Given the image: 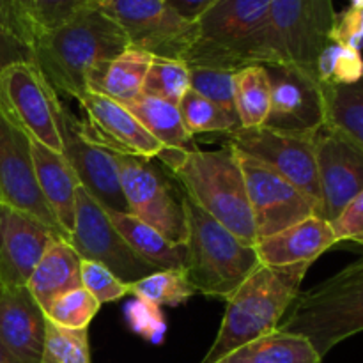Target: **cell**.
<instances>
[{
    "mask_svg": "<svg viewBox=\"0 0 363 363\" xmlns=\"http://www.w3.org/2000/svg\"><path fill=\"white\" fill-rule=\"evenodd\" d=\"M183 119L184 128L188 133L194 137L199 133H229L236 130L229 117L215 105L204 98L202 94L195 92L194 89L183 96V99L177 105Z\"/></svg>",
    "mask_w": 363,
    "mask_h": 363,
    "instance_id": "obj_35",
    "label": "cell"
},
{
    "mask_svg": "<svg viewBox=\"0 0 363 363\" xmlns=\"http://www.w3.org/2000/svg\"><path fill=\"white\" fill-rule=\"evenodd\" d=\"M87 121H82V130L96 144L123 152V155L156 158L163 147L124 105L85 91L77 98Z\"/></svg>",
    "mask_w": 363,
    "mask_h": 363,
    "instance_id": "obj_18",
    "label": "cell"
},
{
    "mask_svg": "<svg viewBox=\"0 0 363 363\" xmlns=\"http://www.w3.org/2000/svg\"><path fill=\"white\" fill-rule=\"evenodd\" d=\"M325 124L363 149V77L354 84L321 85Z\"/></svg>",
    "mask_w": 363,
    "mask_h": 363,
    "instance_id": "obj_28",
    "label": "cell"
},
{
    "mask_svg": "<svg viewBox=\"0 0 363 363\" xmlns=\"http://www.w3.org/2000/svg\"><path fill=\"white\" fill-rule=\"evenodd\" d=\"M98 6L123 28L130 46L152 57L184 60L197 39V23L165 0H103Z\"/></svg>",
    "mask_w": 363,
    "mask_h": 363,
    "instance_id": "obj_8",
    "label": "cell"
},
{
    "mask_svg": "<svg viewBox=\"0 0 363 363\" xmlns=\"http://www.w3.org/2000/svg\"><path fill=\"white\" fill-rule=\"evenodd\" d=\"M363 77L362 52L328 41L315 62V78L321 85L354 84Z\"/></svg>",
    "mask_w": 363,
    "mask_h": 363,
    "instance_id": "obj_32",
    "label": "cell"
},
{
    "mask_svg": "<svg viewBox=\"0 0 363 363\" xmlns=\"http://www.w3.org/2000/svg\"><path fill=\"white\" fill-rule=\"evenodd\" d=\"M2 291H4V287H2V284H0V293H2Z\"/></svg>",
    "mask_w": 363,
    "mask_h": 363,
    "instance_id": "obj_48",
    "label": "cell"
},
{
    "mask_svg": "<svg viewBox=\"0 0 363 363\" xmlns=\"http://www.w3.org/2000/svg\"><path fill=\"white\" fill-rule=\"evenodd\" d=\"M190 67L238 71L268 62L269 0H216L197 21Z\"/></svg>",
    "mask_w": 363,
    "mask_h": 363,
    "instance_id": "obj_3",
    "label": "cell"
},
{
    "mask_svg": "<svg viewBox=\"0 0 363 363\" xmlns=\"http://www.w3.org/2000/svg\"><path fill=\"white\" fill-rule=\"evenodd\" d=\"M92 0H30V13L38 35L41 32L53 30L67 23L85 7L92 6ZM38 39V38H35Z\"/></svg>",
    "mask_w": 363,
    "mask_h": 363,
    "instance_id": "obj_38",
    "label": "cell"
},
{
    "mask_svg": "<svg viewBox=\"0 0 363 363\" xmlns=\"http://www.w3.org/2000/svg\"><path fill=\"white\" fill-rule=\"evenodd\" d=\"M315 133H287L259 126L238 128L223 135L225 144L268 165L307 195L314 202L319 216L321 188L315 162Z\"/></svg>",
    "mask_w": 363,
    "mask_h": 363,
    "instance_id": "obj_9",
    "label": "cell"
},
{
    "mask_svg": "<svg viewBox=\"0 0 363 363\" xmlns=\"http://www.w3.org/2000/svg\"><path fill=\"white\" fill-rule=\"evenodd\" d=\"M332 21L311 0H269L268 62L291 64L315 77V62L330 41Z\"/></svg>",
    "mask_w": 363,
    "mask_h": 363,
    "instance_id": "obj_12",
    "label": "cell"
},
{
    "mask_svg": "<svg viewBox=\"0 0 363 363\" xmlns=\"http://www.w3.org/2000/svg\"><path fill=\"white\" fill-rule=\"evenodd\" d=\"M234 99L240 128L264 126L272 106V87L264 64H250L234 73Z\"/></svg>",
    "mask_w": 363,
    "mask_h": 363,
    "instance_id": "obj_29",
    "label": "cell"
},
{
    "mask_svg": "<svg viewBox=\"0 0 363 363\" xmlns=\"http://www.w3.org/2000/svg\"><path fill=\"white\" fill-rule=\"evenodd\" d=\"M234 151L243 170L257 241L318 215L314 202L286 177L259 160L238 149Z\"/></svg>",
    "mask_w": 363,
    "mask_h": 363,
    "instance_id": "obj_14",
    "label": "cell"
},
{
    "mask_svg": "<svg viewBox=\"0 0 363 363\" xmlns=\"http://www.w3.org/2000/svg\"><path fill=\"white\" fill-rule=\"evenodd\" d=\"M277 330L308 339L321 358L362 333L363 257L305 293L300 291Z\"/></svg>",
    "mask_w": 363,
    "mask_h": 363,
    "instance_id": "obj_4",
    "label": "cell"
},
{
    "mask_svg": "<svg viewBox=\"0 0 363 363\" xmlns=\"http://www.w3.org/2000/svg\"><path fill=\"white\" fill-rule=\"evenodd\" d=\"M0 201L41 220L62 240L66 234L43 199L32 162L30 138L0 110Z\"/></svg>",
    "mask_w": 363,
    "mask_h": 363,
    "instance_id": "obj_16",
    "label": "cell"
},
{
    "mask_svg": "<svg viewBox=\"0 0 363 363\" xmlns=\"http://www.w3.org/2000/svg\"><path fill=\"white\" fill-rule=\"evenodd\" d=\"M272 106L264 126L287 133H315L325 126V98L318 78L291 64H264Z\"/></svg>",
    "mask_w": 363,
    "mask_h": 363,
    "instance_id": "obj_15",
    "label": "cell"
},
{
    "mask_svg": "<svg viewBox=\"0 0 363 363\" xmlns=\"http://www.w3.org/2000/svg\"><path fill=\"white\" fill-rule=\"evenodd\" d=\"M339 243L332 223L318 215H312L273 236L259 240L254 245L259 261L264 266H293L314 262L328 248Z\"/></svg>",
    "mask_w": 363,
    "mask_h": 363,
    "instance_id": "obj_21",
    "label": "cell"
},
{
    "mask_svg": "<svg viewBox=\"0 0 363 363\" xmlns=\"http://www.w3.org/2000/svg\"><path fill=\"white\" fill-rule=\"evenodd\" d=\"M53 96L34 62L13 64L0 73V110L28 138L62 152Z\"/></svg>",
    "mask_w": 363,
    "mask_h": 363,
    "instance_id": "obj_13",
    "label": "cell"
},
{
    "mask_svg": "<svg viewBox=\"0 0 363 363\" xmlns=\"http://www.w3.org/2000/svg\"><path fill=\"white\" fill-rule=\"evenodd\" d=\"M321 211L319 216L332 223L363 188V149L330 126L315 133Z\"/></svg>",
    "mask_w": 363,
    "mask_h": 363,
    "instance_id": "obj_17",
    "label": "cell"
},
{
    "mask_svg": "<svg viewBox=\"0 0 363 363\" xmlns=\"http://www.w3.org/2000/svg\"><path fill=\"white\" fill-rule=\"evenodd\" d=\"M234 73L236 71L215 67H190V89L215 103L238 130L240 119L234 99Z\"/></svg>",
    "mask_w": 363,
    "mask_h": 363,
    "instance_id": "obj_33",
    "label": "cell"
},
{
    "mask_svg": "<svg viewBox=\"0 0 363 363\" xmlns=\"http://www.w3.org/2000/svg\"><path fill=\"white\" fill-rule=\"evenodd\" d=\"M328 39L339 45L362 52L363 50V9L347 7L335 13Z\"/></svg>",
    "mask_w": 363,
    "mask_h": 363,
    "instance_id": "obj_41",
    "label": "cell"
},
{
    "mask_svg": "<svg viewBox=\"0 0 363 363\" xmlns=\"http://www.w3.org/2000/svg\"><path fill=\"white\" fill-rule=\"evenodd\" d=\"M46 323L45 311L27 286L0 293V342L18 363H41Z\"/></svg>",
    "mask_w": 363,
    "mask_h": 363,
    "instance_id": "obj_20",
    "label": "cell"
},
{
    "mask_svg": "<svg viewBox=\"0 0 363 363\" xmlns=\"http://www.w3.org/2000/svg\"><path fill=\"white\" fill-rule=\"evenodd\" d=\"M130 46L123 28L98 6L85 7L67 23L41 32L32 45L34 64L57 92L77 99L87 77Z\"/></svg>",
    "mask_w": 363,
    "mask_h": 363,
    "instance_id": "obj_1",
    "label": "cell"
},
{
    "mask_svg": "<svg viewBox=\"0 0 363 363\" xmlns=\"http://www.w3.org/2000/svg\"><path fill=\"white\" fill-rule=\"evenodd\" d=\"M311 262L293 266L261 264L227 300L216 339L201 363H216L238 347L275 332L300 293Z\"/></svg>",
    "mask_w": 363,
    "mask_h": 363,
    "instance_id": "obj_2",
    "label": "cell"
},
{
    "mask_svg": "<svg viewBox=\"0 0 363 363\" xmlns=\"http://www.w3.org/2000/svg\"><path fill=\"white\" fill-rule=\"evenodd\" d=\"M105 213L112 225L124 238V241L149 264L158 269L184 268V262H186L184 245L170 243L158 230L149 227L131 213L112 211V209H105Z\"/></svg>",
    "mask_w": 363,
    "mask_h": 363,
    "instance_id": "obj_25",
    "label": "cell"
},
{
    "mask_svg": "<svg viewBox=\"0 0 363 363\" xmlns=\"http://www.w3.org/2000/svg\"><path fill=\"white\" fill-rule=\"evenodd\" d=\"M351 7H358V9H363V0H351Z\"/></svg>",
    "mask_w": 363,
    "mask_h": 363,
    "instance_id": "obj_46",
    "label": "cell"
},
{
    "mask_svg": "<svg viewBox=\"0 0 363 363\" xmlns=\"http://www.w3.org/2000/svg\"><path fill=\"white\" fill-rule=\"evenodd\" d=\"M130 294L156 307H177L195 294L184 268L160 269L128 286Z\"/></svg>",
    "mask_w": 363,
    "mask_h": 363,
    "instance_id": "obj_30",
    "label": "cell"
},
{
    "mask_svg": "<svg viewBox=\"0 0 363 363\" xmlns=\"http://www.w3.org/2000/svg\"><path fill=\"white\" fill-rule=\"evenodd\" d=\"M186 215V262L184 272L195 293L229 300L241 284L261 266L254 245L220 225L183 191Z\"/></svg>",
    "mask_w": 363,
    "mask_h": 363,
    "instance_id": "obj_5",
    "label": "cell"
},
{
    "mask_svg": "<svg viewBox=\"0 0 363 363\" xmlns=\"http://www.w3.org/2000/svg\"><path fill=\"white\" fill-rule=\"evenodd\" d=\"M67 243L77 250L80 259L99 262L128 286L160 272L124 241L105 209L80 184L77 188L74 225Z\"/></svg>",
    "mask_w": 363,
    "mask_h": 363,
    "instance_id": "obj_10",
    "label": "cell"
},
{
    "mask_svg": "<svg viewBox=\"0 0 363 363\" xmlns=\"http://www.w3.org/2000/svg\"><path fill=\"white\" fill-rule=\"evenodd\" d=\"M124 315H126L128 325H130L138 335L145 337L147 340L160 342L162 337L165 335V318H163L160 307L149 303V301L138 300L137 298L135 301L128 303Z\"/></svg>",
    "mask_w": 363,
    "mask_h": 363,
    "instance_id": "obj_39",
    "label": "cell"
},
{
    "mask_svg": "<svg viewBox=\"0 0 363 363\" xmlns=\"http://www.w3.org/2000/svg\"><path fill=\"white\" fill-rule=\"evenodd\" d=\"M80 255L62 238H53L27 282V289L43 311L60 294L82 287Z\"/></svg>",
    "mask_w": 363,
    "mask_h": 363,
    "instance_id": "obj_23",
    "label": "cell"
},
{
    "mask_svg": "<svg viewBox=\"0 0 363 363\" xmlns=\"http://www.w3.org/2000/svg\"><path fill=\"white\" fill-rule=\"evenodd\" d=\"M337 241H353L363 245V188L332 222Z\"/></svg>",
    "mask_w": 363,
    "mask_h": 363,
    "instance_id": "obj_42",
    "label": "cell"
},
{
    "mask_svg": "<svg viewBox=\"0 0 363 363\" xmlns=\"http://www.w3.org/2000/svg\"><path fill=\"white\" fill-rule=\"evenodd\" d=\"M80 279L82 287L87 289L101 305L108 303V301H117L130 294L128 284L121 282L108 268H105L99 262L82 259Z\"/></svg>",
    "mask_w": 363,
    "mask_h": 363,
    "instance_id": "obj_37",
    "label": "cell"
},
{
    "mask_svg": "<svg viewBox=\"0 0 363 363\" xmlns=\"http://www.w3.org/2000/svg\"><path fill=\"white\" fill-rule=\"evenodd\" d=\"M152 55L128 46L121 55L101 64L87 77V91L106 96L128 106L142 94Z\"/></svg>",
    "mask_w": 363,
    "mask_h": 363,
    "instance_id": "obj_24",
    "label": "cell"
},
{
    "mask_svg": "<svg viewBox=\"0 0 363 363\" xmlns=\"http://www.w3.org/2000/svg\"><path fill=\"white\" fill-rule=\"evenodd\" d=\"M177 14L190 21H197L216 0H165Z\"/></svg>",
    "mask_w": 363,
    "mask_h": 363,
    "instance_id": "obj_44",
    "label": "cell"
},
{
    "mask_svg": "<svg viewBox=\"0 0 363 363\" xmlns=\"http://www.w3.org/2000/svg\"><path fill=\"white\" fill-rule=\"evenodd\" d=\"M311 340L296 333L275 332L238 347L216 363H321Z\"/></svg>",
    "mask_w": 363,
    "mask_h": 363,
    "instance_id": "obj_26",
    "label": "cell"
},
{
    "mask_svg": "<svg viewBox=\"0 0 363 363\" xmlns=\"http://www.w3.org/2000/svg\"><path fill=\"white\" fill-rule=\"evenodd\" d=\"M138 119V123L167 147H191V135L184 128L177 105L155 98V96L140 94L135 101L126 106Z\"/></svg>",
    "mask_w": 363,
    "mask_h": 363,
    "instance_id": "obj_27",
    "label": "cell"
},
{
    "mask_svg": "<svg viewBox=\"0 0 363 363\" xmlns=\"http://www.w3.org/2000/svg\"><path fill=\"white\" fill-rule=\"evenodd\" d=\"M41 363H91L87 330H67L46 323V340Z\"/></svg>",
    "mask_w": 363,
    "mask_h": 363,
    "instance_id": "obj_36",
    "label": "cell"
},
{
    "mask_svg": "<svg viewBox=\"0 0 363 363\" xmlns=\"http://www.w3.org/2000/svg\"><path fill=\"white\" fill-rule=\"evenodd\" d=\"M53 108H55L57 128L62 140V155L73 169L80 186L101 208L130 213L112 151L92 142L84 133L82 121L69 112L57 92L53 96Z\"/></svg>",
    "mask_w": 363,
    "mask_h": 363,
    "instance_id": "obj_11",
    "label": "cell"
},
{
    "mask_svg": "<svg viewBox=\"0 0 363 363\" xmlns=\"http://www.w3.org/2000/svg\"><path fill=\"white\" fill-rule=\"evenodd\" d=\"M112 156L131 215L158 230L170 243H186L183 195H177L163 170L140 156L116 151H112Z\"/></svg>",
    "mask_w": 363,
    "mask_h": 363,
    "instance_id": "obj_7",
    "label": "cell"
},
{
    "mask_svg": "<svg viewBox=\"0 0 363 363\" xmlns=\"http://www.w3.org/2000/svg\"><path fill=\"white\" fill-rule=\"evenodd\" d=\"M32 162H34L35 179L43 199L57 223L69 238L74 225V204H77L78 179L62 152H57L30 138Z\"/></svg>",
    "mask_w": 363,
    "mask_h": 363,
    "instance_id": "obj_22",
    "label": "cell"
},
{
    "mask_svg": "<svg viewBox=\"0 0 363 363\" xmlns=\"http://www.w3.org/2000/svg\"><path fill=\"white\" fill-rule=\"evenodd\" d=\"M0 363H18L16 360H14L13 354H11L6 347H4L2 342H0Z\"/></svg>",
    "mask_w": 363,
    "mask_h": 363,
    "instance_id": "obj_45",
    "label": "cell"
},
{
    "mask_svg": "<svg viewBox=\"0 0 363 363\" xmlns=\"http://www.w3.org/2000/svg\"><path fill=\"white\" fill-rule=\"evenodd\" d=\"M18 62H34L32 48L0 23V73Z\"/></svg>",
    "mask_w": 363,
    "mask_h": 363,
    "instance_id": "obj_43",
    "label": "cell"
},
{
    "mask_svg": "<svg viewBox=\"0 0 363 363\" xmlns=\"http://www.w3.org/2000/svg\"><path fill=\"white\" fill-rule=\"evenodd\" d=\"M99 303L87 289L77 287L60 294L46 308V319L67 330H87L92 319L98 315Z\"/></svg>",
    "mask_w": 363,
    "mask_h": 363,
    "instance_id": "obj_34",
    "label": "cell"
},
{
    "mask_svg": "<svg viewBox=\"0 0 363 363\" xmlns=\"http://www.w3.org/2000/svg\"><path fill=\"white\" fill-rule=\"evenodd\" d=\"M188 91H190V66L184 60L152 57L142 94L155 96L179 105Z\"/></svg>",
    "mask_w": 363,
    "mask_h": 363,
    "instance_id": "obj_31",
    "label": "cell"
},
{
    "mask_svg": "<svg viewBox=\"0 0 363 363\" xmlns=\"http://www.w3.org/2000/svg\"><path fill=\"white\" fill-rule=\"evenodd\" d=\"M170 172L202 211L245 243H257L243 170L233 145L215 151L188 149L183 162Z\"/></svg>",
    "mask_w": 363,
    "mask_h": 363,
    "instance_id": "obj_6",
    "label": "cell"
},
{
    "mask_svg": "<svg viewBox=\"0 0 363 363\" xmlns=\"http://www.w3.org/2000/svg\"><path fill=\"white\" fill-rule=\"evenodd\" d=\"M55 230L35 216L0 201V284L4 289L27 286Z\"/></svg>",
    "mask_w": 363,
    "mask_h": 363,
    "instance_id": "obj_19",
    "label": "cell"
},
{
    "mask_svg": "<svg viewBox=\"0 0 363 363\" xmlns=\"http://www.w3.org/2000/svg\"><path fill=\"white\" fill-rule=\"evenodd\" d=\"M0 23L32 48L38 30L30 13V0H0Z\"/></svg>",
    "mask_w": 363,
    "mask_h": 363,
    "instance_id": "obj_40",
    "label": "cell"
},
{
    "mask_svg": "<svg viewBox=\"0 0 363 363\" xmlns=\"http://www.w3.org/2000/svg\"><path fill=\"white\" fill-rule=\"evenodd\" d=\"M92 2H96V4H99V2H103V0H92Z\"/></svg>",
    "mask_w": 363,
    "mask_h": 363,
    "instance_id": "obj_47",
    "label": "cell"
}]
</instances>
